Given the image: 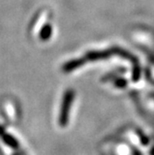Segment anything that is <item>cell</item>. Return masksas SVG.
I'll return each instance as SVG.
<instances>
[{"instance_id":"cell-1","label":"cell","mask_w":154,"mask_h":155,"mask_svg":"<svg viewBox=\"0 0 154 155\" xmlns=\"http://www.w3.org/2000/svg\"><path fill=\"white\" fill-rule=\"evenodd\" d=\"M74 101V91L73 89H68L63 95L61 106L60 110L59 123L61 126H65L69 122V116Z\"/></svg>"}]
</instances>
